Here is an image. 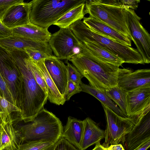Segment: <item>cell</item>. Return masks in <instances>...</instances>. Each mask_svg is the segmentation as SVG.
Returning a JSON list of instances; mask_svg holds the SVG:
<instances>
[{
    "instance_id": "cell-30",
    "label": "cell",
    "mask_w": 150,
    "mask_h": 150,
    "mask_svg": "<svg viewBox=\"0 0 150 150\" xmlns=\"http://www.w3.org/2000/svg\"><path fill=\"white\" fill-rule=\"evenodd\" d=\"M67 80L80 85L81 79L83 77L75 67L68 62L67 63Z\"/></svg>"
},
{
    "instance_id": "cell-3",
    "label": "cell",
    "mask_w": 150,
    "mask_h": 150,
    "mask_svg": "<svg viewBox=\"0 0 150 150\" xmlns=\"http://www.w3.org/2000/svg\"><path fill=\"white\" fill-rule=\"evenodd\" d=\"M85 14L96 18L134 41L126 8L119 0H86Z\"/></svg>"
},
{
    "instance_id": "cell-14",
    "label": "cell",
    "mask_w": 150,
    "mask_h": 150,
    "mask_svg": "<svg viewBox=\"0 0 150 150\" xmlns=\"http://www.w3.org/2000/svg\"><path fill=\"white\" fill-rule=\"evenodd\" d=\"M150 105V86L127 92L126 112L127 117L137 115Z\"/></svg>"
},
{
    "instance_id": "cell-25",
    "label": "cell",
    "mask_w": 150,
    "mask_h": 150,
    "mask_svg": "<svg viewBox=\"0 0 150 150\" xmlns=\"http://www.w3.org/2000/svg\"><path fill=\"white\" fill-rule=\"evenodd\" d=\"M0 115L5 122H10L14 125L21 122L20 109L0 96Z\"/></svg>"
},
{
    "instance_id": "cell-39",
    "label": "cell",
    "mask_w": 150,
    "mask_h": 150,
    "mask_svg": "<svg viewBox=\"0 0 150 150\" xmlns=\"http://www.w3.org/2000/svg\"><path fill=\"white\" fill-rule=\"evenodd\" d=\"M107 148V150H125L123 146L121 144L110 145Z\"/></svg>"
},
{
    "instance_id": "cell-38",
    "label": "cell",
    "mask_w": 150,
    "mask_h": 150,
    "mask_svg": "<svg viewBox=\"0 0 150 150\" xmlns=\"http://www.w3.org/2000/svg\"><path fill=\"white\" fill-rule=\"evenodd\" d=\"M150 146V140H148L133 150H146Z\"/></svg>"
},
{
    "instance_id": "cell-37",
    "label": "cell",
    "mask_w": 150,
    "mask_h": 150,
    "mask_svg": "<svg viewBox=\"0 0 150 150\" xmlns=\"http://www.w3.org/2000/svg\"><path fill=\"white\" fill-rule=\"evenodd\" d=\"M12 34L11 30L4 25L0 20V38L6 37Z\"/></svg>"
},
{
    "instance_id": "cell-40",
    "label": "cell",
    "mask_w": 150,
    "mask_h": 150,
    "mask_svg": "<svg viewBox=\"0 0 150 150\" xmlns=\"http://www.w3.org/2000/svg\"><path fill=\"white\" fill-rule=\"evenodd\" d=\"M105 148L103 145H101L99 142L96 144L95 147L92 150H103Z\"/></svg>"
},
{
    "instance_id": "cell-29",
    "label": "cell",
    "mask_w": 150,
    "mask_h": 150,
    "mask_svg": "<svg viewBox=\"0 0 150 150\" xmlns=\"http://www.w3.org/2000/svg\"><path fill=\"white\" fill-rule=\"evenodd\" d=\"M24 57L25 61L31 70L37 82L45 92L47 95V87L38 67L25 51Z\"/></svg>"
},
{
    "instance_id": "cell-11",
    "label": "cell",
    "mask_w": 150,
    "mask_h": 150,
    "mask_svg": "<svg viewBox=\"0 0 150 150\" xmlns=\"http://www.w3.org/2000/svg\"><path fill=\"white\" fill-rule=\"evenodd\" d=\"M150 140V105L139 114L133 128L125 136L122 143L125 150H133Z\"/></svg>"
},
{
    "instance_id": "cell-5",
    "label": "cell",
    "mask_w": 150,
    "mask_h": 150,
    "mask_svg": "<svg viewBox=\"0 0 150 150\" xmlns=\"http://www.w3.org/2000/svg\"><path fill=\"white\" fill-rule=\"evenodd\" d=\"M23 142L45 140L56 143L62 137L63 128L60 120L43 108L33 121L18 126Z\"/></svg>"
},
{
    "instance_id": "cell-31",
    "label": "cell",
    "mask_w": 150,
    "mask_h": 150,
    "mask_svg": "<svg viewBox=\"0 0 150 150\" xmlns=\"http://www.w3.org/2000/svg\"><path fill=\"white\" fill-rule=\"evenodd\" d=\"M81 91L80 85L71 81H68L64 97L66 101L68 100L72 96Z\"/></svg>"
},
{
    "instance_id": "cell-16",
    "label": "cell",
    "mask_w": 150,
    "mask_h": 150,
    "mask_svg": "<svg viewBox=\"0 0 150 150\" xmlns=\"http://www.w3.org/2000/svg\"><path fill=\"white\" fill-rule=\"evenodd\" d=\"M44 63L58 91L64 97L68 82L67 66L54 55L45 59Z\"/></svg>"
},
{
    "instance_id": "cell-26",
    "label": "cell",
    "mask_w": 150,
    "mask_h": 150,
    "mask_svg": "<svg viewBox=\"0 0 150 150\" xmlns=\"http://www.w3.org/2000/svg\"><path fill=\"white\" fill-rule=\"evenodd\" d=\"M85 3L71 9L60 17L54 25L60 28H67L69 27L76 21L81 20L85 15L84 12Z\"/></svg>"
},
{
    "instance_id": "cell-15",
    "label": "cell",
    "mask_w": 150,
    "mask_h": 150,
    "mask_svg": "<svg viewBox=\"0 0 150 150\" xmlns=\"http://www.w3.org/2000/svg\"><path fill=\"white\" fill-rule=\"evenodd\" d=\"M31 2H24L11 6L4 15L1 22L10 29L20 27L30 22Z\"/></svg>"
},
{
    "instance_id": "cell-4",
    "label": "cell",
    "mask_w": 150,
    "mask_h": 150,
    "mask_svg": "<svg viewBox=\"0 0 150 150\" xmlns=\"http://www.w3.org/2000/svg\"><path fill=\"white\" fill-rule=\"evenodd\" d=\"M69 28L81 42L94 43L120 58L124 63L144 64L142 57L137 49L94 32L81 20L74 23Z\"/></svg>"
},
{
    "instance_id": "cell-36",
    "label": "cell",
    "mask_w": 150,
    "mask_h": 150,
    "mask_svg": "<svg viewBox=\"0 0 150 150\" xmlns=\"http://www.w3.org/2000/svg\"><path fill=\"white\" fill-rule=\"evenodd\" d=\"M122 6L126 9H130L132 10L136 9L138 8L139 0H120Z\"/></svg>"
},
{
    "instance_id": "cell-6",
    "label": "cell",
    "mask_w": 150,
    "mask_h": 150,
    "mask_svg": "<svg viewBox=\"0 0 150 150\" xmlns=\"http://www.w3.org/2000/svg\"><path fill=\"white\" fill-rule=\"evenodd\" d=\"M86 0H34L31 1L30 22L48 28L63 15Z\"/></svg>"
},
{
    "instance_id": "cell-17",
    "label": "cell",
    "mask_w": 150,
    "mask_h": 150,
    "mask_svg": "<svg viewBox=\"0 0 150 150\" xmlns=\"http://www.w3.org/2000/svg\"><path fill=\"white\" fill-rule=\"evenodd\" d=\"M83 22L91 30L105 37L131 47V41L101 21L91 16L84 17Z\"/></svg>"
},
{
    "instance_id": "cell-13",
    "label": "cell",
    "mask_w": 150,
    "mask_h": 150,
    "mask_svg": "<svg viewBox=\"0 0 150 150\" xmlns=\"http://www.w3.org/2000/svg\"><path fill=\"white\" fill-rule=\"evenodd\" d=\"M0 46L8 52L18 50L24 51L29 48L42 51L50 56L53 55L48 42L35 41L12 34L0 38Z\"/></svg>"
},
{
    "instance_id": "cell-7",
    "label": "cell",
    "mask_w": 150,
    "mask_h": 150,
    "mask_svg": "<svg viewBox=\"0 0 150 150\" xmlns=\"http://www.w3.org/2000/svg\"><path fill=\"white\" fill-rule=\"evenodd\" d=\"M105 112L106 126L104 144L109 145L123 142L126 136L132 130L139 114L130 117L120 116L107 106L102 105Z\"/></svg>"
},
{
    "instance_id": "cell-9",
    "label": "cell",
    "mask_w": 150,
    "mask_h": 150,
    "mask_svg": "<svg viewBox=\"0 0 150 150\" xmlns=\"http://www.w3.org/2000/svg\"><path fill=\"white\" fill-rule=\"evenodd\" d=\"M80 42L69 27L60 28L52 34L48 42L56 57L67 60L77 53Z\"/></svg>"
},
{
    "instance_id": "cell-2",
    "label": "cell",
    "mask_w": 150,
    "mask_h": 150,
    "mask_svg": "<svg viewBox=\"0 0 150 150\" xmlns=\"http://www.w3.org/2000/svg\"><path fill=\"white\" fill-rule=\"evenodd\" d=\"M79 52L69 60L83 76L88 80L90 86L100 91L117 85L119 67L97 59L81 45Z\"/></svg>"
},
{
    "instance_id": "cell-20",
    "label": "cell",
    "mask_w": 150,
    "mask_h": 150,
    "mask_svg": "<svg viewBox=\"0 0 150 150\" xmlns=\"http://www.w3.org/2000/svg\"><path fill=\"white\" fill-rule=\"evenodd\" d=\"M83 127V120L69 116L62 137L81 150Z\"/></svg>"
},
{
    "instance_id": "cell-1",
    "label": "cell",
    "mask_w": 150,
    "mask_h": 150,
    "mask_svg": "<svg viewBox=\"0 0 150 150\" xmlns=\"http://www.w3.org/2000/svg\"><path fill=\"white\" fill-rule=\"evenodd\" d=\"M22 75L21 93L19 109L21 121H33L43 108L47 100L46 94L36 81L24 57L25 51L15 50L9 52Z\"/></svg>"
},
{
    "instance_id": "cell-35",
    "label": "cell",
    "mask_w": 150,
    "mask_h": 150,
    "mask_svg": "<svg viewBox=\"0 0 150 150\" xmlns=\"http://www.w3.org/2000/svg\"><path fill=\"white\" fill-rule=\"evenodd\" d=\"M53 150H80L62 137L56 143Z\"/></svg>"
},
{
    "instance_id": "cell-43",
    "label": "cell",
    "mask_w": 150,
    "mask_h": 150,
    "mask_svg": "<svg viewBox=\"0 0 150 150\" xmlns=\"http://www.w3.org/2000/svg\"><path fill=\"white\" fill-rule=\"evenodd\" d=\"M1 150H10V149L8 148H5Z\"/></svg>"
},
{
    "instance_id": "cell-23",
    "label": "cell",
    "mask_w": 150,
    "mask_h": 150,
    "mask_svg": "<svg viewBox=\"0 0 150 150\" xmlns=\"http://www.w3.org/2000/svg\"><path fill=\"white\" fill-rule=\"evenodd\" d=\"M81 46L90 54L103 62L120 67L124 63L121 58L91 42H81Z\"/></svg>"
},
{
    "instance_id": "cell-21",
    "label": "cell",
    "mask_w": 150,
    "mask_h": 150,
    "mask_svg": "<svg viewBox=\"0 0 150 150\" xmlns=\"http://www.w3.org/2000/svg\"><path fill=\"white\" fill-rule=\"evenodd\" d=\"M23 141L21 132L17 128L10 122L3 123L1 131L0 150L8 148L10 150H17Z\"/></svg>"
},
{
    "instance_id": "cell-19",
    "label": "cell",
    "mask_w": 150,
    "mask_h": 150,
    "mask_svg": "<svg viewBox=\"0 0 150 150\" xmlns=\"http://www.w3.org/2000/svg\"><path fill=\"white\" fill-rule=\"evenodd\" d=\"M11 30L12 34L43 42H48L52 35L47 28L41 27L30 22Z\"/></svg>"
},
{
    "instance_id": "cell-32",
    "label": "cell",
    "mask_w": 150,
    "mask_h": 150,
    "mask_svg": "<svg viewBox=\"0 0 150 150\" xmlns=\"http://www.w3.org/2000/svg\"><path fill=\"white\" fill-rule=\"evenodd\" d=\"M24 2L23 0H0V20L1 21L6 13L11 6Z\"/></svg>"
},
{
    "instance_id": "cell-33",
    "label": "cell",
    "mask_w": 150,
    "mask_h": 150,
    "mask_svg": "<svg viewBox=\"0 0 150 150\" xmlns=\"http://www.w3.org/2000/svg\"><path fill=\"white\" fill-rule=\"evenodd\" d=\"M0 96L5 98L8 101L16 106L0 72Z\"/></svg>"
},
{
    "instance_id": "cell-34",
    "label": "cell",
    "mask_w": 150,
    "mask_h": 150,
    "mask_svg": "<svg viewBox=\"0 0 150 150\" xmlns=\"http://www.w3.org/2000/svg\"><path fill=\"white\" fill-rule=\"evenodd\" d=\"M24 51L35 62L45 59L50 56L42 51L31 48H25Z\"/></svg>"
},
{
    "instance_id": "cell-24",
    "label": "cell",
    "mask_w": 150,
    "mask_h": 150,
    "mask_svg": "<svg viewBox=\"0 0 150 150\" xmlns=\"http://www.w3.org/2000/svg\"><path fill=\"white\" fill-rule=\"evenodd\" d=\"M80 86L81 91L91 95L98 100L102 105L107 106L118 115L126 117L117 105L107 96L105 91L100 90L82 83Z\"/></svg>"
},
{
    "instance_id": "cell-42",
    "label": "cell",
    "mask_w": 150,
    "mask_h": 150,
    "mask_svg": "<svg viewBox=\"0 0 150 150\" xmlns=\"http://www.w3.org/2000/svg\"><path fill=\"white\" fill-rule=\"evenodd\" d=\"M1 132H0V146L1 144Z\"/></svg>"
},
{
    "instance_id": "cell-44",
    "label": "cell",
    "mask_w": 150,
    "mask_h": 150,
    "mask_svg": "<svg viewBox=\"0 0 150 150\" xmlns=\"http://www.w3.org/2000/svg\"><path fill=\"white\" fill-rule=\"evenodd\" d=\"M103 150H107V148L105 147V148Z\"/></svg>"
},
{
    "instance_id": "cell-18",
    "label": "cell",
    "mask_w": 150,
    "mask_h": 150,
    "mask_svg": "<svg viewBox=\"0 0 150 150\" xmlns=\"http://www.w3.org/2000/svg\"><path fill=\"white\" fill-rule=\"evenodd\" d=\"M84 127L81 150L100 142L105 137V131L101 129L93 120L87 117L83 120Z\"/></svg>"
},
{
    "instance_id": "cell-10",
    "label": "cell",
    "mask_w": 150,
    "mask_h": 150,
    "mask_svg": "<svg viewBox=\"0 0 150 150\" xmlns=\"http://www.w3.org/2000/svg\"><path fill=\"white\" fill-rule=\"evenodd\" d=\"M129 29L136 46L144 63H150V35L141 23V18L134 10L126 9Z\"/></svg>"
},
{
    "instance_id": "cell-41",
    "label": "cell",
    "mask_w": 150,
    "mask_h": 150,
    "mask_svg": "<svg viewBox=\"0 0 150 150\" xmlns=\"http://www.w3.org/2000/svg\"><path fill=\"white\" fill-rule=\"evenodd\" d=\"M4 122L1 118L0 115V132H1L3 124L4 122Z\"/></svg>"
},
{
    "instance_id": "cell-27",
    "label": "cell",
    "mask_w": 150,
    "mask_h": 150,
    "mask_svg": "<svg viewBox=\"0 0 150 150\" xmlns=\"http://www.w3.org/2000/svg\"><path fill=\"white\" fill-rule=\"evenodd\" d=\"M107 96L120 108L126 117V97L127 92L117 85L105 91Z\"/></svg>"
},
{
    "instance_id": "cell-8",
    "label": "cell",
    "mask_w": 150,
    "mask_h": 150,
    "mask_svg": "<svg viewBox=\"0 0 150 150\" xmlns=\"http://www.w3.org/2000/svg\"><path fill=\"white\" fill-rule=\"evenodd\" d=\"M0 72L17 106L19 108L22 75L10 52L0 46Z\"/></svg>"
},
{
    "instance_id": "cell-28",
    "label": "cell",
    "mask_w": 150,
    "mask_h": 150,
    "mask_svg": "<svg viewBox=\"0 0 150 150\" xmlns=\"http://www.w3.org/2000/svg\"><path fill=\"white\" fill-rule=\"evenodd\" d=\"M26 142L21 144L17 150H53L56 144L45 140Z\"/></svg>"
},
{
    "instance_id": "cell-22",
    "label": "cell",
    "mask_w": 150,
    "mask_h": 150,
    "mask_svg": "<svg viewBox=\"0 0 150 150\" xmlns=\"http://www.w3.org/2000/svg\"><path fill=\"white\" fill-rule=\"evenodd\" d=\"M44 60L34 62L39 69L47 87V99L50 103L56 105H63L66 101L59 92L48 73L44 64Z\"/></svg>"
},
{
    "instance_id": "cell-12",
    "label": "cell",
    "mask_w": 150,
    "mask_h": 150,
    "mask_svg": "<svg viewBox=\"0 0 150 150\" xmlns=\"http://www.w3.org/2000/svg\"><path fill=\"white\" fill-rule=\"evenodd\" d=\"M117 85L127 92L150 86V69H144L133 71L129 68L120 69Z\"/></svg>"
}]
</instances>
